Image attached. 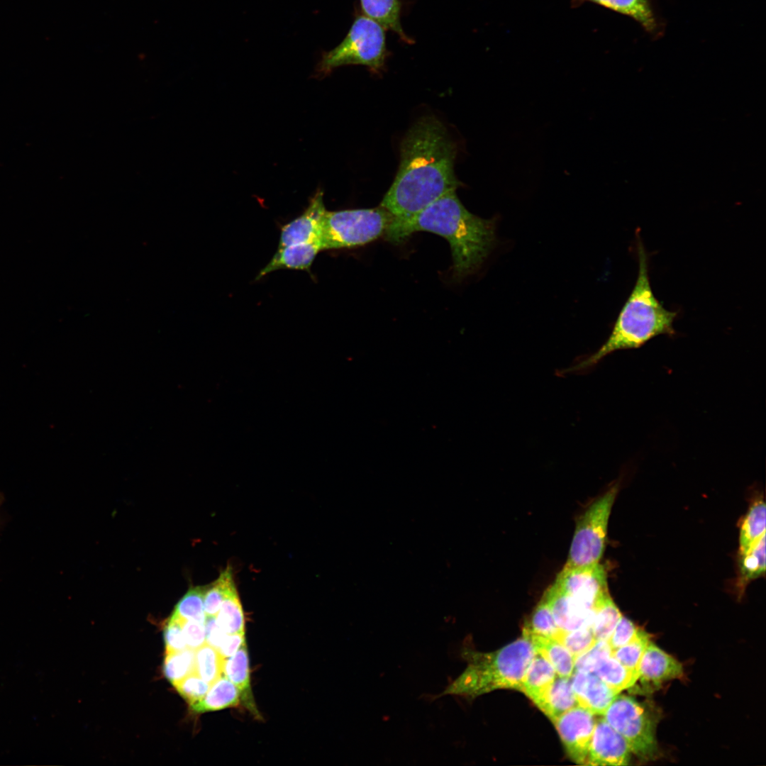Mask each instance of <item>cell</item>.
Masks as SVG:
<instances>
[{"mask_svg":"<svg viewBox=\"0 0 766 766\" xmlns=\"http://www.w3.org/2000/svg\"><path fill=\"white\" fill-rule=\"evenodd\" d=\"M456 146L443 124L433 116L418 120L401 146L398 172L380 206L408 220L445 193L460 186L454 165Z\"/></svg>","mask_w":766,"mask_h":766,"instance_id":"cell-1","label":"cell"},{"mask_svg":"<svg viewBox=\"0 0 766 766\" xmlns=\"http://www.w3.org/2000/svg\"><path fill=\"white\" fill-rule=\"evenodd\" d=\"M427 231L445 238L451 248L457 277L471 273L487 256L494 240V223L470 213L450 191L411 218L392 221L386 238L397 243L413 233Z\"/></svg>","mask_w":766,"mask_h":766,"instance_id":"cell-2","label":"cell"},{"mask_svg":"<svg viewBox=\"0 0 766 766\" xmlns=\"http://www.w3.org/2000/svg\"><path fill=\"white\" fill-rule=\"evenodd\" d=\"M636 235L638 275L609 338L595 353L565 370L562 373L584 370L611 353L640 348L657 335H675L672 325L677 313L667 310L655 296L650 283L648 254L638 232Z\"/></svg>","mask_w":766,"mask_h":766,"instance_id":"cell-3","label":"cell"},{"mask_svg":"<svg viewBox=\"0 0 766 766\" xmlns=\"http://www.w3.org/2000/svg\"><path fill=\"white\" fill-rule=\"evenodd\" d=\"M526 637L491 653L464 650L468 665L442 694L474 698L499 689L521 692L526 670L535 655Z\"/></svg>","mask_w":766,"mask_h":766,"instance_id":"cell-4","label":"cell"},{"mask_svg":"<svg viewBox=\"0 0 766 766\" xmlns=\"http://www.w3.org/2000/svg\"><path fill=\"white\" fill-rule=\"evenodd\" d=\"M387 52L384 28L365 15L358 16L343 41L323 54L316 70L325 75L340 66L360 65L378 72Z\"/></svg>","mask_w":766,"mask_h":766,"instance_id":"cell-5","label":"cell"},{"mask_svg":"<svg viewBox=\"0 0 766 766\" xmlns=\"http://www.w3.org/2000/svg\"><path fill=\"white\" fill-rule=\"evenodd\" d=\"M393 215L379 206L373 209L326 211L321 244L323 250L350 248L370 243L384 235Z\"/></svg>","mask_w":766,"mask_h":766,"instance_id":"cell-6","label":"cell"},{"mask_svg":"<svg viewBox=\"0 0 766 766\" xmlns=\"http://www.w3.org/2000/svg\"><path fill=\"white\" fill-rule=\"evenodd\" d=\"M603 716L639 758L649 760L656 757L657 719L645 705L630 696L617 694Z\"/></svg>","mask_w":766,"mask_h":766,"instance_id":"cell-7","label":"cell"},{"mask_svg":"<svg viewBox=\"0 0 766 766\" xmlns=\"http://www.w3.org/2000/svg\"><path fill=\"white\" fill-rule=\"evenodd\" d=\"M618 490V484L616 483L579 517L565 567L599 562L605 548L609 515Z\"/></svg>","mask_w":766,"mask_h":766,"instance_id":"cell-8","label":"cell"},{"mask_svg":"<svg viewBox=\"0 0 766 766\" xmlns=\"http://www.w3.org/2000/svg\"><path fill=\"white\" fill-rule=\"evenodd\" d=\"M584 608L593 611L597 600L608 593L606 573L599 563L563 567L553 583Z\"/></svg>","mask_w":766,"mask_h":766,"instance_id":"cell-9","label":"cell"},{"mask_svg":"<svg viewBox=\"0 0 766 766\" xmlns=\"http://www.w3.org/2000/svg\"><path fill=\"white\" fill-rule=\"evenodd\" d=\"M596 722L594 714L579 705L565 712L553 722L568 756L577 764L585 765Z\"/></svg>","mask_w":766,"mask_h":766,"instance_id":"cell-10","label":"cell"},{"mask_svg":"<svg viewBox=\"0 0 766 766\" xmlns=\"http://www.w3.org/2000/svg\"><path fill=\"white\" fill-rule=\"evenodd\" d=\"M631 752L623 737L600 718L593 731L585 765H627Z\"/></svg>","mask_w":766,"mask_h":766,"instance_id":"cell-11","label":"cell"},{"mask_svg":"<svg viewBox=\"0 0 766 766\" xmlns=\"http://www.w3.org/2000/svg\"><path fill=\"white\" fill-rule=\"evenodd\" d=\"M326 211L323 192L318 189L305 211L282 228L278 248L299 243H321L322 224Z\"/></svg>","mask_w":766,"mask_h":766,"instance_id":"cell-12","label":"cell"},{"mask_svg":"<svg viewBox=\"0 0 766 766\" xmlns=\"http://www.w3.org/2000/svg\"><path fill=\"white\" fill-rule=\"evenodd\" d=\"M570 677L578 705L594 715H603L618 694L594 673L575 670Z\"/></svg>","mask_w":766,"mask_h":766,"instance_id":"cell-13","label":"cell"},{"mask_svg":"<svg viewBox=\"0 0 766 766\" xmlns=\"http://www.w3.org/2000/svg\"><path fill=\"white\" fill-rule=\"evenodd\" d=\"M542 599L550 609L560 630L570 631L585 626L591 627L593 611L579 605L554 584L546 589Z\"/></svg>","mask_w":766,"mask_h":766,"instance_id":"cell-14","label":"cell"},{"mask_svg":"<svg viewBox=\"0 0 766 766\" xmlns=\"http://www.w3.org/2000/svg\"><path fill=\"white\" fill-rule=\"evenodd\" d=\"M683 676L682 664L651 640L641 657L638 678L645 686H660L662 682Z\"/></svg>","mask_w":766,"mask_h":766,"instance_id":"cell-15","label":"cell"},{"mask_svg":"<svg viewBox=\"0 0 766 766\" xmlns=\"http://www.w3.org/2000/svg\"><path fill=\"white\" fill-rule=\"evenodd\" d=\"M323 250L319 242L287 245L278 248L270 262L259 272L256 280L281 269L309 272L318 253Z\"/></svg>","mask_w":766,"mask_h":766,"instance_id":"cell-16","label":"cell"},{"mask_svg":"<svg viewBox=\"0 0 766 766\" xmlns=\"http://www.w3.org/2000/svg\"><path fill=\"white\" fill-rule=\"evenodd\" d=\"M238 689L240 698L245 707L257 719H261L252 694L248 650L246 641L231 657L226 658L223 674Z\"/></svg>","mask_w":766,"mask_h":766,"instance_id":"cell-17","label":"cell"},{"mask_svg":"<svg viewBox=\"0 0 766 766\" xmlns=\"http://www.w3.org/2000/svg\"><path fill=\"white\" fill-rule=\"evenodd\" d=\"M535 704L552 722L565 712L578 706L570 677H556Z\"/></svg>","mask_w":766,"mask_h":766,"instance_id":"cell-18","label":"cell"},{"mask_svg":"<svg viewBox=\"0 0 766 766\" xmlns=\"http://www.w3.org/2000/svg\"><path fill=\"white\" fill-rule=\"evenodd\" d=\"M523 636L531 642L536 653L543 656L553 665L557 676H572L574 670L575 658L564 645L553 638L523 630Z\"/></svg>","mask_w":766,"mask_h":766,"instance_id":"cell-19","label":"cell"},{"mask_svg":"<svg viewBox=\"0 0 766 766\" xmlns=\"http://www.w3.org/2000/svg\"><path fill=\"white\" fill-rule=\"evenodd\" d=\"M591 2L615 12L628 16L648 32L653 33L657 28L656 18L648 0H573L572 5L579 6Z\"/></svg>","mask_w":766,"mask_h":766,"instance_id":"cell-20","label":"cell"},{"mask_svg":"<svg viewBox=\"0 0 766 766\" xmlns=\"http://www.w3.org/2000/svg\"><path fill=\"white\" fill-rule=\"evenodd\" d=\"M240 701L237 687L224 675L211 684L204 697L190 709L196 713H205L236 707Z\"/></svg>","mask_w":766,"mask_h":766,"instance_id":"cell-21","label":"cell"},{"mask_svg":"<svg viewBox=\"0 0 766 766\" xmlns=\"http://www.w3.org/2000/svg\"><path fill=\"white\" fill-rule=\"evenodd\" d=\"M360 1L365 16L378 23L384 30L396 33L404 41L411 43V39L404 32L401 24L399 0Z\"/></svg>","mask_w":766,"mask_h":766,"instance_id":"cell-22","label":"cell"},{"mask_svg":"<svg viewBox=\"0 0 766 766\" xmlns=\"http://www.w3.org/2000/svg\"><path fill=\"white\" fill-rule=\"evenodd\" d=\"M556 677L553 665L543 656L535 653L525 674L521 692L535 704Z\"/></svg>","mask_w":766,"mask_h":766,"instance_id":"cell-23","label":"cell"},{"mask_svg":"<svg viewBox=\"0 0 766 766\" xmlns=\"http://www.w3.org/2000/svg\"><path fill=\"white\" fill-rule=\"evenodd\" d=\"M622 614L609 593L601 596L593 608L591 628L596 640H607Z\"/></svg>","mask_w":766,"mask_h":766,"instance_id":"cell-24","label":"cell"},{"mask_svg":"<svg viewBox=\"0 0 766 766\" xmlns=\"http://www.w3.org/2000/svg\"><path fill=\"white\" fill-rule=\"evenodd\" d=\"M766 528V508L762 500L755 501L742 522L739 537V553H745L763 535Z\"/></svg>","mask_w":766,"mask_h":766,"instance_id":"cell-25","label":"cell"},{"mask_svg":"<svg viewBox=\"0 0 766 766\" xmlns=\"http://www.w3.org/2000/svg\"><path fill=\"white\" fill-rule=\"evenodd\" d=\"M592 673L618 694L633 687L638 678L636 672L626 667L612 655L604 659Z\"/></svg>","mask_w":766,"mask_h":766,"instance_id":"cell-26","label":"cell"},{"mask_svg":"<svg viewBox=\"0 0 766 766\" xmlns=\"http://www.w3.org/2000/svg\"><path fill=\"white\" fill-rule=\"evenodd\" d=\"M215 618L226 633H245L243 610L235 584L223 599Z\"/></svg>","mask_w":766,"mask_h":766,"instance_id":"cell-27","label":"cell"},{"mask_svg":"<svg viewBox=\"0 0 766 766\" xmlns=\"http://www.w3.org/2000/svg\"><path fill=\"white\" fill-rule=\"evenodd\" d=\"M740 555V582L743 589L751 580L765 572V534Z\"/></svg>","mask_w":766,"mask_h":766,"instance_id":"cell-28","label":"cell"},{"mask_svg":"<svg viewBox=\"0 0 766 766\" xmlns=\"http://www.w3.org/2000/svg\"><path fill=\"white\" fill-rule=\"evenodd\" d=\"M224 661L216 649L205 643L195 650L194 672L212 684L223 675Z\"/></svg>","mask_w":766,"mask_h":766,"instance_id":"cell-29","label":"cell"},{"mask_svg":"<svg viewBox=\"0 0 766 766\" xmlns=\"http://www.w3.org/2000/svg\"><path fill=\"white\" fill-rule=\"evenodd\" d=\"M195 650H184L165 653L163 673L165 678L173 685L194 672Z\"/></svg>","mask_w":766,"mask_h":766,"instance_id":"cell-30","label":"cell"},{"mask_svg":"<svg viewBox=\"0 0 766 766\" xmlns=\"http://www.w3.org/2000/svg\"><path fill=\"white\" fill-rule=\"evenodd\" d=\"M206 586L190 589L176 605L171 617L179 622L196 620L205 622L204 596Z\"/></svg>","mask_w":766,"mask_h":766,"instance_id":"cell-31","label":"cell"},{"mask_svg":"<svg viewBox=\"0 0 766 766\" xmlns=\"http://www.w3.org/2000/svg\"><path fill=\"white\" fill-rule=\"evenodd\" d=\"M232 567L228 566L216 580L206 585L204 596V611L206 617L216 616L221 604L234 585Z\"/></svg>","mask_w":766,"mask_h":766,"instance_id":"cell-32","label":"cell"},{"mask_svg":"<svg viewBox=\"0 0 766 766\" xmlns=\"http://www.w3.org/2000/svg\"><path fill=\"white\" fill-rule=\"evenodd\" d=\"M650 641V635L639 628L635 638L629 643L612 650L611 655L628 669L638 675L639 664L643 654Z\"/></svg>","mask_w":766,"mask_h":766,"instance_id":"cell-33","label":"cell"},{"mask_svg":"<svg viewBox=\"0 0 766 766\" xmlns=\"http://www.w3.org/2000/svg\"><path fill=\"white\" fill-rule=\"evenodd\" d=\"M523 630L550 638H554L560 631L550 609L542 599L534 609Z\"/></svg>","mask_w":766,"mask_h":766,"instance_id":"cell-34","label":"cell"},{"mask_svg":"<svg viewBox=\"0 0 766 766\" xmlns=\"http://www.w3.org/2000/svg\"><path fill=\"white\" fill-rule=\"evenodd\" d=\"M553 639L564 645L574 658L590 649L596 641L590 626L570 631L560 630Z\"/></svg>","mask_w":766,"mask_h":766,"instance_id":"cell-35","label":"cell"},{"mask_svg":"<svg viewBox=\"0 0 766 766\" xmlns=\"http://www.w3.org/2000/svg\"><path fill=\"white\" fill-rule=\"evenodd\" d=\"M611 652L607 640H596L590 649L575 657L574 669L592 673L604 659L611 655Z\"/></svg>","mask_w":766,"mask_h":766,"instance_id":"cell-36","label":"cell"},{"mask_svg":"<svg viewBox=\"0 0 766 766\" xmlns=\"http://www.w3.org/2000/svg\"><path fill=\"white\" fill-rule=\"evenodd\" d=\"M210 686V684L194 672L174 687L190 706L204 697Z\"/></svg>","mask_w":766,"mask_h":766,"instance_id":"cell-37","label":"cell"},{"mask_svg":"<svg viewBox=\"0 0 766 766\" xmlns=\"http://www.w3.org/2000/svg\"><path fill=\"white\" fill-rule=\"evenodd\" d=\"M639 628L629 619L623 616L607 640L612 650L623 646L633 640Z\"/></svg>","mask_w":766,"mask_h":766,"instance_id":"cell-38","label":"cell"},{"mask_svg":"<svg viewBox=\"0 0 766 766\" xmlns=\"http://www.w3.org/2000/svg\"><path fill=\"white\" fill-rule=\"evenodd\" d=\"M165 653L180 651L187 648L180 622L172 618L168 620L164 629Z\"/></svg>","mask_w":766,"mask_h":766,"instance_id":"cell-39","label":"cell"},{"mask_svg":"<svg viewBox=\"0 0 766 766\" xmlns=\"http://www.w3.org/2000/svg\"><path fill=\"white\" fill-rule=\"evenodd\" d=\"M180 623L187 648L196 650L206 643L205 622L187 620Z\"/></svg>","mask_w":766,"mask_h":766,"instance_id":"cell-40","label":"cell"},{"mask_svg":"<svg viewBox=\"0 0 766 766\" xmlns=\"http://www.w3.org/2000/svg\"><path fill=\"white\" fill-rule=\"evenodd\" d=\"M205 630L206 643L218 649L227 633L218 626L215 616L206 618Z\"/></svg>","mask_w":766,"mask_h":766,"instance_id":"cell-41","label":"cell"},{"mask_svg":"<svg viewBox=\"0 0 766 766\" xmlns=\"http://www.w3.org/2000/svg\"><path fill=\"white\" fill-rule=\"evenodd\" d=\"M245 641V633L226 634L216 650L226 659L232 656Z\"/></svg>","mask_w":766,"mask_h":766,"instance_id":"cell-42","label":"cell"},{"mask_svg":"<svg viewBox=\"0 0 766 766\" xmlns=\"http://www.w3.org/2000/svg\"><path fill=\"white\" fill-rule=\"evenodd\" d=\"M1 501H2V497H1V495L0 494V504L1 503Z\"/></svg>","mask_w":766,"mask_h":766,"instance_id":"cell-43","label":"cell"}]
</instances>
